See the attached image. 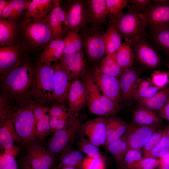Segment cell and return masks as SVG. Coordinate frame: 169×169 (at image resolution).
I'll use <instances>...</instances> for the list:
<instances>
[{"mask_svg":"<svg viewBox=\"0 0 169 169\" xmlns=\"http://www.w3.org/2000/svg\"><path fill=\"white\" fill-rule=\"evenodd\" d=\"M38 55L28 53L18 65L0 76V93L13 105L22 107L34 102L32 90Z\"/></svg>","mask_w":169,"mask_h":169,"instance_id":"1","label":"cell"},{"mask_svg":"<svg viewBox=\"0 0 169 169\" xmlns=\"http://www.w3.org/2000/svg\"><path fill=\"white\" fill-rule=\"evenodd\" d=\"M17 43L27 52L37 54L52 40V33L47 17L37 19L32 17L20 19Z\"/></svg>","mask_w":169,"mask_h":169,"instance_id":"2","label":"cell"},{"mask_svg":"<svg viewBox=\"0 0 169 169\" xmlns=\"http://www.w3.org/2000/svg\"><path fill=\"white\" fill-rule=\"evenodd\" d=\"M128 10L112 22L122 38L132 48L142 39L146 38V28L147 22L144 13L128 6Z\"/></svg>","mask_w":169,"mask_h":169,"instance_id":"3","label":"cell"},{"mask_svg":"<svg viewBox=\"0 0 169 169\" xmlns=\"http://www.w3.org/2000/svg\"><path fill=\"white\" fill-rule=\"evenodd\" d=\"M82 77L86 92L87 105L90 111L94 114L106 117L116 114L119 109V105L101 93L92 77L91 68Z\"/></svg>","mask_w":169,"mask_h":169,"instance_id":"4","label":"cell"},{"mask_svg":"<svg viewBox=\"0 0 169 169\" xmlns=\"http://www.w3.org/2000/svg\"><path fill=\"white\" fill-rule=\"evenodd\" d=\"M52 64L39 60L36 65L32 90L34 102L45 104L54 101V72Z\"/></svg>","mask_w":169,"mask_h":169,"instance_id":"5","label":"cell"},{"mask_svg":"<svg viewBox=\"0 0 169 169\" xmlns=\"http://www.w3.org/2000/svg\"><path fill=\"white\" fill-rule=\"evenodd\" d=\"M34 103L24 107L16 108L12 114L17 142L23 147L39 140L33 112Z\"/></svg>","mask_w":169,"mask_h":169,"instance_id":"6","label":"cell"},{"mask_svg":"<svg viewBox=\"0 0 169 169\" xmlns=\"http://www.w3.org/2000/svg\"><path fill=\"white\" fill-rule=\"evenodd\" d=\"M104 30L103 26L92 24L81 28L80 34L83 41V48L88 58L96 62L101 60L107 55Z\"/></svg>","mask_w":169,"mask_h":169,"instance_id":"7","label":"cell"},{"mask_svg":"<svg viewBox=\"0 0 169 169\" xmlns=\"http://www.w3.org/2000/svg\"><path fill=\"white\" fill-rule=\"evenodd\" d=\"M60 4L65 14V24L68 32L78 33L80 29L87 25L85 0H62Z\"/></svg>","mask_w":169,"mask_h":169,"instance_id":"8","label":"cell"},{"mask_svg":"<svg viewBox=\"0 0 169 169\" xmlns=\"http://www.w3.org/2000/svg\"><path fill=\"white\" fill-rule=\"evenodd\" d=\"M25 155L22 159L34 169H54L56 167V156L45 149L39 140L24 147Z\"/></svg>","mask_w":169,"mask_h":169,"instance_id":"9","label":"cell"},{"mask_svg":"<svg viewBox=\"0 0 169 169\" xmlns=\"http://www.w3.org/2000/svg\"><path fill=\"white\" fill-rule=\"evenodd\" d=\"M81 124L82 119L78 116L69 126L54 132L48 142L47 150L55 156L60 155L68 148Z\"/></svg>","mask_w":169,"mask_h":169,"instance_id":"10","label":"cell"},{"mask_svg":"<svg viewBox=\"0 0 169 169\" xmlns=\"http://www.w3.org/2000/svg\"><path fill=\"white\" fill-rule=\"evenodd\" d=\"M91 72L102 94L119 105L122 98L118 78L103 73L96 65L91 68Z\"/></svg>","mask_w":169,"mask_h":169,"instance_id":"11","label":"cell"},{"mask_svg":"<svg viewBox=\"0 0 169 169\" xmlns=\"http://www.w3.org/2000/svg\"><path fill=\"white\" fill-rule=\"evenodd\" d=\"M28 53L17 43L0 46V76L5 75L19 64Z\"/></svg>","mask_w":169,"mask_h":169,"instance_id":"12","label":"cell"},{"mask_svg":"<svg viewBox=\"0 0 169 169\" xmlns=\"http://www.w3.org/2000/svg\"><path fill=\"white\" fill-rule=\"evenodd\" d=\"M79 131L94 145L98 147L105 146L106 139V118H96L82 123Z\"/></svg>","mask_w":169,"mask_h":169,"instance_id":"13","label":"cell"},{"mask_svg":"<svg viewBox=\"0 0 169 169\" xmlns=\"http://www.w3.org/2000/svg\"><path fill=\"white\" fill-rule=\"evenodd\" d=\"M54 72V100L65 105L67 101L69 89L73 79L59 61L52 63Z\"/></svg>","mask_w":169,"mask_h":169,"instance_id":"14","label":"cell"},{"mask_svg":"<svg viewBox=\"0 0 169 169\" xmlns=\"http://www.w3.org/2000/svg\"><path fill=\"white\" fill-rule=\"evenodd\" d=\"M59 61L73 80L82 77L90 68L85 59L83 49L72 54L63 55Z\"/></svg>","mask_w":169,"mask_h":169,"instance_id":"15","label":"cell"},{"mask_svg":"<svg viewBox=\"0 0 169 169\" xmlns=\"http://www.w3.org/2000/svg\"><path fill=\"white\" fill-rule=\"evenodd\" d=\"M159 127V125H137L132 123L128 125L126 131L128 135V150H140L151 136L160 129Z\"/></svg>","mask_w":169,"mask_h":169,"instance_id":"16","label":"cell"},{"mask_svg":"<svg viewBox=\"0 0 169 169\" xmlns=\"http://www.w3.org/2000/svg\"><path fill=\"white\" fill-rule=\"evenodd\" d=\"M13 113L0 118V144L3 152L15 155L17 152L13 145L17 139L13 123Z\"/></svg>","mask_w":169,"mask_h":169,"instance_id":"17","label":"cell"},{"mask_svg":"<svg viewBox=\"0 0 169 169\" xmlns=\"http://www.w3.org/2000/svg\"><path fill=\"white\" fill-rule=\"evenodd\" d=\"M144 14L151 31L169 25V2L158 3L151 1Z\"/></svg>","mask_w":169,"mask_h":169,"instance_id":"18","label":"cell"},{"mask_svg":"<svg viewBox=\"0 0 169 169\" xmlns=\"http://www.w3.org/2000/svg\"><path fill=\"white\" fill-rule=\"evenodd\" d=\"M61 0H54L53 7L47 17L52 33V40L64 38L68 31L65 24L64 13L60 4Z\"/></svg>","mask_w":169,"mask_h":169,"instance_id":"19","label":"cell"},{"mask_svg":"<svg viewBox=\"0 0 169 169\" xmlns=\"http://www.w3.org/2000/svg\"><path fill=\"white\" fill-rule=\"evenodd\" d=\"M67 101L69 111L77 114L87 104L86 92L82 80L78 79L72 81L69 89Z\"/></svg>","mask_w":169,"mask_h":169,"instance_id":"20","label":"cell"},{"mask_svg":"<svg viewBox=\"0 0 169 169\" xmlns=\"http://www.w3.org/2000/svg\"><path fill=\"white\" fill-rule=\"evenodd\" d=\"M133 49L135 57L142 65L151 68L158 66L160 57L156 51L145 38L136 44Z\"/></svg>","mask_w":169,"mask_h":169,"instance_id":"21","label":"cell"},{"mask_svg":"<svg viewBox=\"0 0 169 169\" xmlns=\"http://www.w3.org/2000/svg\"><path fill=\"white\" fill-rule=\"evenodd\" d=\"M139 76L137 70L132 67L123 70L119 80L122 98L125 101L134 99Z\"/></svg>","mask_w":169,"mask_h":169,"instance_id":"22","label":"cell"},{"mask_svg":"<svg viewBox=\"0 0 169 169\" xmlns=\"http://www.w3.org/2000/svg\"><path fill=\"white\" fill-rule=\"evenodd\" d=\"M87 4L86 24H107V12L105 0H86Z\"/></svg>","mask_w":169,"mask_h":169,"instance_id":"23","label":"cell"},{"mask_svg":"<svg viewBox=\"0 0 169 169\" xmlns=\"http://www.w3.org/2000/svg\"><path fill=\"white\" fill-rule=\"evenodd\" d=\"M64 47V38L52 40L38 55L39 62L52 63L59 61L63 55Z\"/></svg>","mask_w":169,"mask_h":169,"instance_id":"24","label":"cell"},{"mask_svg":"<svg viewBox=\"0 0 169 169\" xmlns=\"http://www.w3.org/2000/svg\"><path fill=\"white\" fill-rule=\"evenodd\" d=\"M19 32L18 20L13 19L0 20V46L16 44Z\"/></svg>","mask_w":169,"mask_h":169,"instance_id":"25","label":"cell"},{"mask_svg":"<svg viewBox=\"0 0 169 169\" xmlns=\"http://www.w3.org/2000/svg\"><path fill=\"white\" fill-rule=\"evenodd\" d=\"M54 0H31L27 9L20 19L32 17L37 19L46 18L53 7Z\"/></svg>","mask_w":169,"mask_h":169,"instance_id":"26","label":"cell"},{"mask_svg":"<svg viewBox=\"0 0 169 169\" xmlns=\"http://www.w3.org/2000/svg\"><path fill=\"white\" fill-rule=\"evenodd\" d=\"M158 115L155 111L138 106L133 112L132 123L139 125H160L161 122Z\"/></svg>","mask_w":169,"mask_h":169,"instance_id":"27","label":"cell"},{"mask_svg":"<svg viewBox=\"0 0 169 169\" xmlns=\"http://www.w3.org/2000/svg\"><path fill=\"white\" fill-rule=\"evenodd\" d=\"M169 98V87L161 89L151 97L137 100L138 106L157 112L161 110Z\"/></svg>","mask_w":169,"mask_h":169,"instance_id":"28","label":"cell"},{"mask_svg":"<svg viewBox=\"0 0 169 169\" xmlns=\"http://www.w3.org/2000/svg\"><path fill=\"white\" fill-rule=\"evenodd\" d=\"M122 38L114 24L109 23L105 31V39L107 55L115 52L122 45Z\"/></svg>","mask_w":169,"mask_h":169,"instance_id":"29","label":"cell"},{"mask_svg":"<svg viewBox=\"0 0 169 169\" xmlns=\"http://www.w3.org/2000/svg\"><path fill=\"white\" fill-rule=\"evenodd\" d=\"M105 149L111 154L116 163L120 166L128 149V135L126 131L120 138L109 144Z\"/></svg>","mask_w":169,"mask_h":169,"instance_id":"30","label":"cell"},{"mask_svg":"<svg viewBox=\"0 0 169 169\" xmlns=\"http://www.w3.org/2000/svg\"><path fill=\"white\" fill-rule=\"evenodd\" d=\"M116 61L123 70L132 66L135 56L131 46L125 41L115 52Z\"/></svg>","mask_w":169,"mask_h":169,"instance_id":"31","label":"cell"},{"mask_svg":"<svg viewBox=\"0 0 169 169\" xmlns=\"http://www.w3.org/2000/svg\"><path fill=\"white\" fill-rule=\"evenodd\" d=\"M159 90L153 84L151 79L149 78H139L138 80L137 87L134 99L138 100L150 98Z\"/></svg>","mask_w":169,"mask_h":169,"instance_id":"32","label":"cell"},{"mask_svg":"<svg viewBox=\"0 0 169 169\" xmlns=\"http://www.w3.org/2000/svg\"><path fill=\"white\" fill-rule=\"evenodd\" d=\"M115 52L107 55L100 61V65L98 66L103 73L118 78L120 77L123 70L117 62Z\"/></svg>","mask_w":169,"mask_h":169,"instance_id":"33","label":"cell"},{"mask_svg":"<svg viewBox=\"0 0 169 169\" xmlns=\"http://www.w3.org/2000/svg\"><path fill=\"white\" fill-rule=\"evenodd\" d=\"M64 39L65 47L63 55L72 54L83 49L82 39L80 34L69 31Z\"/></svg>","mask_w":169,"mask_h":169,"instance_id":"34","label":"cell"},{"mask_svg":"<svg viewBox=\"0 0 169 169\" xmlns=\"http://www.w3.org/2000/svg\"><path fill=\"white\" fill-rule=\"evenodd\" d=\"M153 42L169 56V25L151 31Z\"/></svg>","mask_w":169,"mask_h":169,"instance_id":"35","label":"cell"},{"mask_svg":"<svg viewBox=\"0 0 169 169\" xmlns=\"http://www.w3.org/2000/svg\"><path fill=\"white\" fill-rule=\"evenodd\" d=\"M107 17L110 19L109 22H114L124 13L123 10L128 4L127 0H105Z\"/></svg>","mask_w":169,"mask_h":169,"instance_id":"36","label":"cell"},{"mask_svg":"<svg viewBox=\"0 0 169 169\" xmlns=\"http://www.w3.org/2000/svg\"><path fill=\"white\" fill-rule=\"evenodd\" d=\"M79 150L86 155L87 156L94 158H104L98 147L94 145L84 136L77 144Z\"/></svg>","mask_w":169,"mask_h":169,"instance_id":"37","label":"cell"},{"mask_svg":"<svg viewBox=\"0 0 169 169\" xmlns=\"http://www.w3.org/2000/svg\"><path fill=\"white\" fill-rule=\"evenodd\" d=\"M169 153V136L164 131L161 140L147 157L160 158Z\"/></svg>","mask_w":169,"mask_h":169,"instance_id":"38","label":"cell"},{"mask_svg":"<svg viewBox=\"0 0 169 169\" xmlns=\"http://www.w3.org/2000/svg\"><path fill=\"white\" fill-rule=\"evenodd\" d=\"M36 130L37 137L38 140L41 141L52 132L48 113L42 120L36 123Z\"/></svg>","mask_w":169,"mask_h":169,"instance_id":"39","label":"cell"},{"mask_svg":"<svg viewBox=\"0 0 169 169\" xmlns=\"http://www.w3.org/2000/svg\"><path fill=\"white\" fill-rule=\"evenodd\" d=\"M142 158L140 150H129L125 155L120 166L124 169H128L136 164Z\"/></svg>","mask_w":169,"mask_h":169,"instance_id":"40","label":"cell"},{"mask_svg":"<svg viewBox=\"0 0 169 169\" xmlns=\"http://www.w3.org/2000/svg\"><path fill=\"white\" fill-rule=\"evenodd\" d=\"M30 0H12L9 3L13 13V19L19 20L27 9Z\"/></svg>","mask_w":169,"mask_h":169,"instance_id":"41","label":"cell"},{"mask_svg":"<svg viewBox=\"0 0 169 169\" xmlns=\"http://www.w3.org/2000/svg\"><path fill=\"white\" fill-rule=\"evenodd\" d=\"M151 76L152 84L159 90L166 87L169 82L168 72L159 70H155L151 74Z\"/></svg>","mask_w":169,"mask_h":169,"instance_id":"42","label":"cell"},{"mask_svg":"<svg viewBox=\"0 0 169 169\" xmlns=\"http://www.w3.org/2000/svg\"><path fill=\"white\" fill-rule=\"evenodd\" d=\"M164 133V130L159 129L149 139L143 147L144 157H147L151 151L160 141Z\"/></svg>","mask_w":169,"mask_h":169,"instance_id":"43","label":"cell"},{"mask_svg":"<svg viewBox=\"0 0 169 169\" xmlns=\"http://www.w3.org/2000/svg\"><path fill=\"white\" fill-rule=\"evenodd\" d=\"M60 161L56 166L57 169H61L65 167H73L80 169L82 162L74 160L69 152L68 148L60 155Z\"/></svg>","mask_w":169,"mask_h":169,"instance_id":"44","label":"cell"},{"mask_svg":"<svg viewBox=\"0 0 169 169\" xmlns=\"http://www.w3.org/2000/svg\"><path fill=\"white\" fill-rule=\"evenodd\" d=\"M128 125L121 119L116 117V128L113 134L106 139L105 148L110 143L122 136L127 131Z\"/></svg>","mask_w":169,"mask_h":169,"instance_id":"45","label":"cell"},{"mask_svg":"<svg viewBox=\"0 0 169 169\" xmlns=\"http://www.w3.org/2000/svg\"><path fill=\"white\" fill-rule=\"evenodd\" d=\"M104 158H94L87 156L82 161L80 169H105Z\"/></svg>","mask_w":169,"mask_h":169,"instance_id":"46","label":"cell"},{"mask_svg":"<svg viewBox=\"0 0 169 169\" xmlns=\"http://www.w3.org/2000/svg\"><path fill=\"white\" fill-rule=\"evenodd\" d=\"M160 165L159 159L143 157L128 169H155Z\"/></svg>","mask_w":169,"mask_h":169,"instance_id":"47","label":"cell"},{"mask_svg":"<svg viewBox=\"0 0 169 169\" xmlns=\"http://www.w3.org/2000/svg\"><path fill=\"white\" fill-rule=\"evenodd\" d=\"M0 160V169H18V164L13 155L7 152H2Z\"/></svg>","mask_w":169,"mask_h":169,"instance_id":"48","label":"cell"},{"mask_svg":"<svg viewBox=\"0 0 169 169\" xmlns=\"http://www.w3.org/2000/svg\"><path fill=\"white\" fill-rule=\"evenodd\" d=\"M68 108L65 105L54 104L49 108L48 114L49 117L59 118L69 111Z\"/></svg>","mask_w":169,"mask_h":169,"instance_id":"49","label":"cell"},{"mask_svg":"<svg viewBox=\"0 0 169 169\" xmlns=\"http://www.w3.org/2000/svg\"><path fill=\"white\" fill-rule=\"evenodd\" d=\"M49 108L44 104L35 102L34 103L33 112L35 123L42 120L48 113Z\"/></svg>","mask_w":169,"mask_h":169,"instance_id":"50","label":"cell"},{"mask_svg":"<svg viewBox=\"0 0 169 169\" xmlns=\"http://www.w3.org/2000/svg\"><path fill=\"white\" fill-rule=\"evenodd\" d=\"M128 5L140 12L145 13L151 3L149 0H128Z\"/></svg>","mask_w":169,"mask_h":169,"instance_id":"51","label":"cell"},{"mask_svg":"<svg viewBox=\"0 0 169 169\" xmlns=\"http://www.w3.org/2000/svg\"><path fill=\"white\" fill-rule=\"evenodd\" d=\"M156 112L161 117L169 121V98L162 108Z\"/></svg>","mask_w":169,"mask_h":169,"instance_id":"52","label":"cell"},{"mask_svg":"<svg viewBox=\"0 0 169 169\" xmlns=\"http://www.w3.org/2000/svg\"><path fill=\"white\" fill-rule=\"evenodd\" d=\"M68 150L72 157L77 161L82 162L85 157L83 153L79 150L72 149L69 147Z\"/></svg>","mask_w":169,"mask_h":169,"instance_id":"53","label":"cell"},{"mask_svg":"<svg viewBox=\"0 0 169 169\" xmlns=\"http://www.w3.org/2000/svg\"><path fill=\"white\" fill-rule=\"evenodd\" d=\"M49 118L50 125L52 132H54L57 125L59 119L54 117H49Z\"/></svg>","mask_w":169,"mask_h":169,"instance_id":"54","label":"cell"},{"mask_svg":"<svg viewBox=\"0 0 169 169\" xmlns=\"http://www.w3.org/2000/svg\"><path fill=\"white\" fill-rule=\"evenodd\" d=\"M160 165H163L169 164V153L162 157L159 158Z\"/></svg>","mask_w":169,"mask_h":169,"instance_id":"55","label":"cell"},{"mask_svg":"<svg viewBox=\"0 0 169 169\" xmlns=\"http://www.w3.org/2000/svg\"><path fill=\"white\" fill-rule=\"evenodd\" d=\"M20 169H34L26 163L23 159L20 161ZM54 169H57L55 168Z\"/></svg>","mask_w":169,"mask_h":169,"instance_id":"56","label":"cell"},{"mask_svg":"<svg viewBox=\"0 0 169 169\" xmlns=\"http://www.w3.org/2000/svg\"><path fill=\"white\" fill-rule=\"evenodd\" d=\"M10 0H0V15L5 8L9 3Z\"/></svg>","mask_w":169,"mask_h":169,"instance_id":"57","label":"cell"},{"mask_svg":"<svg viewBox=\"0 0 169 169\" xmlns=\"http://www.w3.org/2000/svg\"><path fill=\"white\" fill-rule=\"evenodd\" d=\"M156 169H169V164L163 165H160Z\"/></svg>","mask_w":169,"mask_h":169,"instance_id":"58","label":"cell"},{"mask_svg":"<svg viewBox=\"0 0 169 169\" xmlns=\"http://www.w3.org/2000/svg\"><path fill=\"white\" fill-rule=\"evenodd\" d=\"M164 131L169 136V126L167 127Z\"/></svg>","mask_w":169,"mask_h":169,"instance_id":"59","label":"cell"},{"mask_svg":"<svg viewBox=\"0 0 169 169\" xmlns=\"http://www.w3.org/2000/svg\"><path fill=\"white\" fill-rule=\"evenodd\" d=\"M76 168L70 167H65L62 168L61 169H76Z\"/></svg>","mask_w":169,"mask_h":169,"instance_id":"60","label":"cell"},{"mask_svg":"<svg viewBox=\"0 0 169 169\" xmlns=\"http://www.w3.org/2000/svg\"><path fill=\"white\" fill-rule=\"evenodd\" d=\"M166 66L168 69V71L167 72L169 74V59L168 60L167 63L166 64Z\"/></svg>","mask_w":169,"mask_h":169,"instance_id":"61","label":"cell"},{"mask_svg":"<svg viewBox=\"0 0 169 169\" xmlns=\"http://www.w3.org/2000/svg\"><path fill=\"white\" fill-rule=\"evenodd\" d=\"M76 169H79V168H76Z\"/></svg>","mask_w":169,"mask_h":169,"instance_id":"62","label":"cell"}]
</instances>
